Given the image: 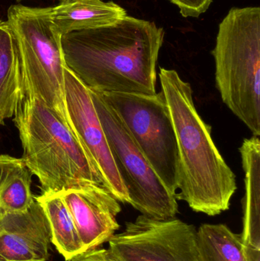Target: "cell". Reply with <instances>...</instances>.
I'll use <instances>...</instances> for the list:
<instances>
[{"instance_id":"cell-1","label":"cell","mask_w":260,"mask_h":261,"mask_svg":"<svg viewBox=\"0 0 260 261\" xmlns=\"http://www.w3.org/2000/svg\"><path fill=\"white\" fill-rule=\"evenodd\" d=\"M164 30L127 15L114 24L61 36L67 68L101 93L154 94Z\"/></svg>"},{"instance_id":"cell-2","label":"cell","mask_w":260,"mask_h":261,"mask_svg":"<svg viewBox=\"0 0 260 261\" xmlns=\"http://www.w3.org/2000/svg\"><path fill=\"white\" fill-rule=\"evenodd\" d=\"M159 79L177 138V199L195 213L218 216L230 208L238 190L236 176L215 145L210 125L195 108L190 84L175 70L162 67Z\"/></svg>"},{"instance_id":"cell-3","label":"cell","mask_w":260,"mask_h":261,"mask_svg":"<svg viewBox=\"0 0 260 261\" xmlns=\"http://www.w3.org/2000/svg\"><path fill=\"white\" fill-rule=\"evenodd\" d=\"M23 160L43 192L102 184L86 152L62 118L43 102L24 97L14 115Z\"/></svg>"},{"instance_id":"cell-4","label":"cell","mask_w":260,"mask_h":261,"mask_svg":"<svg viewBox=\"0 0 260 261\" xmlns=\"http://www.w3.org/2000/svg\"><path fill=\"white\" fill-rule=\"evenodd\" d=\"M215 84L223 102L260 136V8H232L219 24Z\"/></svg>"},{"instance_id":"cell-5","label":"cell","mask_w":260,"mask_h":261,"mask_svg":"<svg viewBox=\"0 0 260 261\" xmlns=\"http://www.w3.org/2000/svg\"><path fill=\"white\" fill-rule=\"evenodd\" d=\"M7 17L18 44L24 97L43 102L71 128L66 108L67 66L61 35L52 28L44 8L12 5Z\"/></svg>"},{"instance_id":"cell-6","label":"cell","mask_w":260,"mask_h":261,"mask_svg":"<svg viewBox=\"0 0 260 261\" xmlns=\"http://www.w3.org/2000/svg\"><path fill=\"white\" fill-rule=\"evenodd\" d=\"M156 174L172 194L179 188L177 138L166 99L154 94L101 93Z\"/></svg>"},{"instance_id":"cell-7","label":"cell","mask_w":260,"mask_h":261,"mask_svg":"<svg viewBox=\"0 0 260 261\" xmlns=\"http://www.w3.org/2000/svg\"><path fill=\"white\" fill-rule=\"evenodd\" d=\"M89 90L114 164L128 191L130 205L143 216L157 220L175 218L179 213L177 194L166 189L100 93Z\"/></svg>"},{"instance_id":"cell-8","label":"cell","mask_w":260,"mask_h":261,"mask_svg":"<svg viewBox=\"0 0 260 261\" xmlns=\"http://www.w3.org/2000/svg\"><path fill=\"white\" fill-rule=\"evenodd\" d=\"M108 242L117 261H201L195 226L175 218L141 215Z\"/></svg>"},{"instance_id":"cell-9","label":"cell","mask_w":260,"mask_h":261,"mask_svg":"<svg viewBox=\"0 0 260 261\" xmlns=\"http://www.w3.org/2000/svg\"><path fill=\"white\" fill-rule=\"evenodd\" d=\"M65 102L70 127L100 176L104 187L119 202L129 204L122 182L98 117L89 89L66 67Z\"/></svg>"},{"instance_id":"cell-10","label":"cell","mask_w":260,"mask_h":261,"mask_svg":"<svg viewBox=\"0 0 260 261\" xmlns=\"http://www.w3.org/2000/svg\"><path fill=\"white\" fill-rule=\"evenodd\" d=\"M71 213L84 251L96 249L119 229L120 202L100 184L58 192Z\"/></svg>"},{"instance_id":"cell-11","label":"cell","mask_w":260,"mask_h":261,"mask_svg":"<svg viewBox=\"0 0 260 261\" xmlns=\"http://www.w3.org/2000/svg\"><path fill=\"white\" fill-rule=\"evenodd\" d=\"M51 233L35 199L23 213L0 210V261H47Z\"/></svg>"},{"instance_id":"cell-12","label":"cell","mask_w":260,"mask_h":261,"mask_svg":"<svg viewBox=\"0 0 260 261\" xmlns=\"http://www.w3.org/2000/svg\"><path fill=\"white\" fill-rule=\"evenodd\" d=\"M44 11L53 30L61 36L111 25L128 15L122 6L103 0H61L53 7L44 8Z\"/></svg>"},{"instance_id":"cell-13","label":"cell","mask_w":260,"mask_h":261,"mask_svg":"<svg viewBox=\"0 0 260 261\" xmlns=\"http://www.w3.org/2000/svg\"><path fill=\"white\" fill-rule=\"evenodd\" d=\"M244 172L245 194L241 239L244 245L260 249L259 137L245 138L239 148Z\"/></svg>"},{"instance_id":"cell-14","label":"cell","mask_w":260,"mask_h":261,"mask_svg":"<svg viewBox=\"0 0 260 261\" xmlns=\"http://www.w3.org/2000/svg\"><path fill=\"white\" fill-rule=\"evenodd\" d=\"M24 97L16 38L9 22L0 20V125L13 117Z\"/></svg>"},{"instance_id":"cell-15","label":"cell","mask_w":260,"mask_h":261,"mask_svg":"<svg viewBox=\"0 0 260 261\" xmlns=\"http://www.w3.org/2000/svg\"><path fill=\"white\" fill-rule=\"evenodd\" d=\"M42 207L51 233V243L60 254L68 261L84 252L74 220L60 193L42 192L35 197Z\"/></svg>"},{"instance_id":"cell-16","label":"cell","mask_w":260,"mask_h":261,"mask_svg":"<svg viewBox=\"0 0 260 261\" xmlns=\"http://www.w3.org/2000/svg\"><path fill=\"white\" fill-rule=\"evenodd\" d=\"M32 172L23 158L0 154V208L8 213L27 211L35 201Z\"/></svg>"},{"instance_id":"cell-17","label":"cell","mask_w":260,"mask_h":261,"mask_svg":"<svg viewBox=\"0 0 260 261\" xmlns=\"http://www.w3.org/2000/svg\"><path fill=\"white\" fill-rule=\"evenodd\" d=\"M196 241L201 261H248L241 234L224 224H203Z\"/></svg>"},{"instance_id":"cell-18","label":"cell","mask_w":260,"mask_h":261,"mask_svg":"<svg viewBox=\"0 0 260 261\" xmlns=\"http://www.w3.org/2000/svg\"><path fill=\"white\" fill-rule=\"evenodd\" d=\"M180 9L184 18H198L212 4V0H169Z\"/></svg>"},{"instance_id":"cell-19","label":"cell","mask_w":260,"mask_h":261,"mask_svg":"<svg viewBox=\"0 0 260 261\" xmlns=\"http://www.w3.org/2000/svg\"><path fill=\"white\" fill-rule=\"evenodd\" d=\"M68 261H117L108 249L90 250L75 256Z\"/></svg>"},{"instance_id":"cell-20","label":"cell","mask_w":260,"mask_h":261,"mask_svg":"<svg viewBox=\"0 0 260 261\" xmlns=\"http://www.w3.org/2000/svg\"><path fill=\"white\" fill-rule=\"evenodd\" d=\"M245 252L248 261H260V249L245 245Z\"/></svg>"},{"instance_id":"cell-21","label":"cell","mask_w":260,"mask_h":261,"mask_svg":"<svg viewBox=\"0 0 260 261\" xmlns=\"http://www.w3.org/2000/svg\"><path fill=\"white\" fill-rule=\"evenodd\" d=\"M18 1H20V0H18Z\"/></svg>"}]
</instances>
